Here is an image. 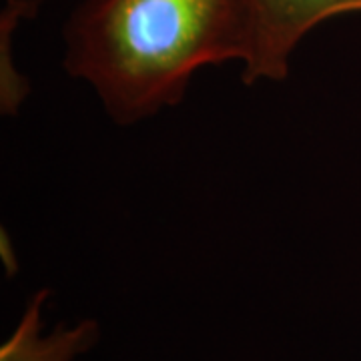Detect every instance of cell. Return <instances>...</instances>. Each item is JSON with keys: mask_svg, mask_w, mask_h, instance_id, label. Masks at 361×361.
<instances>
[{"mask_svg": "<svg viewBox=\"0 0 361 361\" xmlns=\"http://www.w3.org/2000/svg\"><path fill=\"white\" fill-rule=\"evenodd\" d=\"M251 11L253 49L241 66L247 87L283 82L299 42L325 20L361 13V0H251Z\"/></svg>", "mask_w": 361, "mask_h": 361, "instance_id": "7a4b0ae2", "label": "cell"}, {"mask_svg": "<svg viewBox=\"0 0 361 361\" xmlns=\"http://www.w3.org/2000/svg\"><path fill=\"white\" fill-rule=\"evenodd\" d=\"M66 75L129 127L179 104L205 66L253 49L251 0H82L65 30Z\"/></svg>", "mask_w": 361, "mask_h": 361, "instance_id": "6da1fadb", "label": "cell"}, {"mask_svg": "<svg viewBox=\"0 0 361 361\" xmlns=\"http://www.w3.org/2000/svg\"><path fill=\"white\" fill-rule=\"evenodd\" d=\"M44 0H4V8L0 14V30L14 32L23 20L35 18Z\"/></svg>", "mask_w": 361, "mask_h": 361, "instance_id": "277c9868", "label": "cell"}, {"mask_svg": "<svg viewBox=\"0 0 361 361\" xmlns=\"http://www.w3.org/2000/svg\"><path fill=\"white\" fill-rule=\"evenodd\" d=\"M44 299L47 291H40L30 301L20 325L2 345L0 361H71L92 345L97 339V325L92 322L40 337V310Z\"/></svg>", "mask_w": 361, "mask_h": 361, "instance_id": "3957f363", "label": "cell"}]
</instances>
